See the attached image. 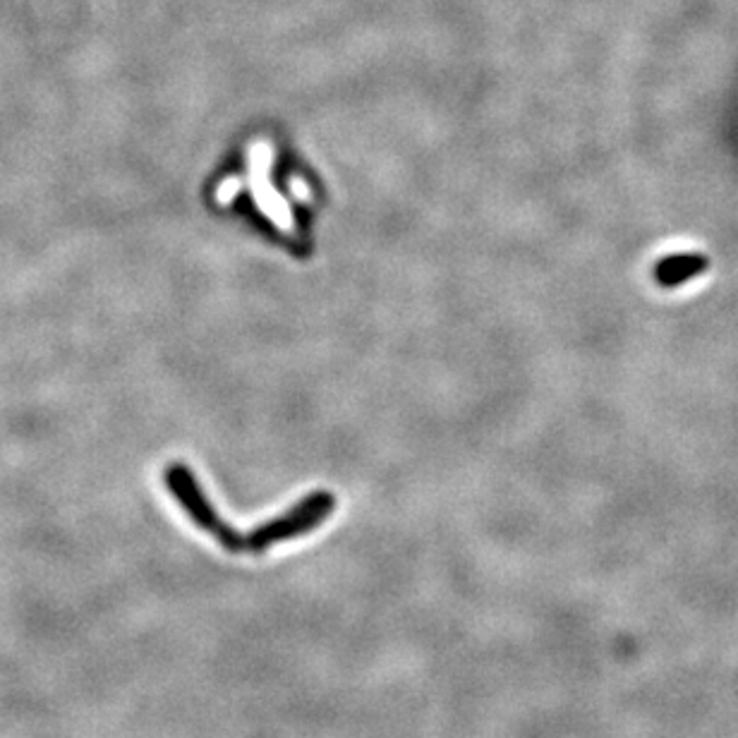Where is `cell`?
I'll list each match as a JSON object with an SVG mask.
<instances>
[{
  "mask_svg": "<svg viewBox=\"0 0 738 738\" xmlns=\"http://www.w3.org/2000/svg\"><path fill=\"white\" fill-rule=\"evenodd\" d=\"M163 482H166V489L171 492L175 504L183 508L187 518H190L199 530L207 532L211 540L221 544L226 552L245 554V535L231 528V525L219 516V511L211 506L207 494L199 487L197 477L190 473L187 465L183 463L168 465L166 473H163Z\"/></svg>",
  "mask_w": 738,
  "mask_h": 738,
  "instance_id": "1",
  "label": "cell"
},
{
  "mask_svg": "<svg viewBox=\"0 0 738 738\" xmlns=\"http://www.w3.org/2000/svg\"><path fill=\"white\" fill-rule=\"evenodd\" d=\"M336 511V496L329 492L307 494L298 506L290 508L283 516L266 520V523L254 528L245 535V554H264L266 549L276 544L295 540V537L307 535L317 530L331 513Z\"/></svg>",
  "mask_w": 738,
  "mask_h": 738,
  "instance_id": "2",
  "label": "cell"
},
{
  "mask_svg": "<svg viewBox=\"0 0 738 738\" xmlns=\"http://www.w3.org/2000/svg\"><path fill=\"white\" fill-rule=\"evenodd\" d=\"M710 266V259L703 252H681L669 254L655 266V281L662 288L686 286L693 278L703 276Z\"/></svg>",
  "mask_w": 738,
  "mask_h": 738,
  "instance_id": "3",
  "label": "cell"
}]
</instances>
